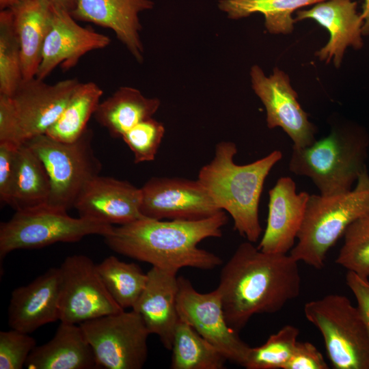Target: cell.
<instances>
[{"label":"cell","instance_id":"obj_1","mask_svg":"<svg viewBox=\"0 0 369 369\" xmlns=\"http://www.w3.org/2000/svg\"><path fill=\"white\" fill-rule=\"evenodd\" d=\"M299 262L290 254L267 253L246 241L223 265L218 290L226 320L238 333L258 314L281 310L301 292Z\"/></svg>","mask_w":369,"mask_h":369},{"label":"cell","instance_id":"obj_2","mask_svg":"<svg viewBox=\"0 0 369 369\" xmlns=\"http://www.w3.org/2000/svg\"><path fill=\"white\" fill-rule=\"evenodd\" d=\"M227 222L223 210L199 220L144 217L114 226L104 238L115 252L152 266L176 273L184 267L211 270L220 266L222 260L197 245L206 238L221 237Z\"/></svg>","mask_w":369,"mask_h":369},{"label":"cell","instance_id":"obj_3","mask_svg":"<svg viewBox=\"0 0 369 369\" xmlns=\"http://www.w3.org/2000/svg\"><path fill=\"white\" fill-rule=\"evenodd\" d=\"M237 151L232 141L219 142L213 159L200 169L197 180L216 205L230 214L234 230L254 243L262 230L258 208L264 184L282 153L273 150L252 163L237 165L234 161Z\"/></svg>","mask_w":369,"mask_h":369},{"label":"cell","instance_id":"obj_4","mask_svg":"<svg viewBox=\"0 0 369 369\" xmlns=\"http://www.w3.org/2000/svg\"><path fill=\"white\" fill-rule=\"evenodd\" d=\"M369 137L349 125L332 128L327 137L311 145L292 146L288 169L309 178L321 195L347 192L366 169Z\"/></svg>","mask_w":369,"mask_h":369},{"label":"cell","instance_id":"obj_5","mask_svg":"<svg viewBox=\"0 0 369 369\" xmlns=\"http://www.w3.org/2000/svg\"><path fill=\"white\" fill-rule=\"evenodd\" d=\"M369 215L366 169L351 190L336 195H310L297 243L290 251L296 260L321 269L329 250L357 219Z\"/></svg>","mask_w":369,"mask_h":369},{"label":"cell","instance_id":"obj_6","mask_svg":"<svg viewBox=\"0 0 369 369\" xmlns=\"http://www.w3.org/2000/svg\"><path fill=\"white\" fill-rule=\"evenodd\" d=\"M80 83L71 78L49 84L35 77L23 80L12 95L0 94V142L20 146L45 134Z\"/></svg>","mask_w":369,"mask_h":369},{"label":"cell","instance_id":"obj_7","mask_svg":"<svg viewBox=\"0 0 369 369\" xmlns=\"http://www.w3.org/2000/svg\"><path fill=\"white\" fill-rule=\"evenodd\" d=\"M303 311L320 331L333 368L369 369V336L357 306L331 294L307 302Z\"/></svg>","mask_w":369,"mask_h":369},{"label":"cell","instance_id":"obj_8","mask_svg":"<svg viewBox=\"0 0 369 369\" xmlns=\"http://www.w3.org/2000/svg\"><path fill=\"white\" fill-rule=\"evenodd\" d=\"M93 133L87 128L76 141L64 143L46 134L26 142L44 163L51 182L48 204L67 211L74 205L85 186L99 175L102 163L92 148Z\"/></svg>","mask_w":369,"mask_h":369},{"label":"cell","instance_id":"obj_9","mask_svg":"<svg viewBox=\"0 0 369 369\" xmlns=\"http://www.w3.org/2000/svg\"><path fill=\"white\" fill-rule=\"evenodd\" d=\"M113 227L97 220L72 217L67 211L49 205L18 210L0 225V258L16 249L77 242L93 234L105 237L112 232Z\"/></svg>","mask_w":369,"mask_h":369},{"label":"cell","instance_id":"obj_10","mask_svg":"<svg viewBox=\"0 0 369 369\" xmlns=\"http://www.w3.org/2000/svg\"><path fill=\"white\" fill-rule=\"evenodd\" d=\"M80 326L98 368L141 369L146 362L150 333L135 310L105 315Z\"/></svg>","mask_w":369,"mask_h":369},{"label":"cell","instance_id":"obj_11","mask_svg":"<svg viewBox=\"0 0 369 369\" xmlns=\"http://www.w3.org/2000/svg\"><path fill=\"white\" fill-rule=\"evenodd\" d=\"M59 320L78 324L124 310L105 286L89 257L67 256L59 267Z\"/></svg>","mask_w":369,"mask_h":369},{"label":"cell","instance_id":"obj_12","mask_svg":"<svg viewBox=\"0 0 369 369\" xmlns=\"http://www.w3.org/2000/svg\"><path fill=\"white\" fill-rule=\"evenodd\" d=\"M178 282L179 319L215 346L228 361L244 367L251 347L228 324L218 290L199 292L182 276L178 277Z\"/></svg>","mask_w":369,"mask_h":369},{"label":"cell","instance_id":"obj_13","mask_svg":"<svg viewBox=\"0 0 369 369\" xmlns=\"http://www.w3.org/2000/svg\"><path fill=\"white\" fill-rule=\"evenodd\" d=\"M141 190V212L148 218L199 220L222 210L197 179L153 177Z\"/></svg>","mask_w":369,"mask_h":369},{"label":"cell","instance_id":"obj_14","mask_svg":"<svg viewBox=\"0 0 369 369\" xmlns=\"http://www.w3.org/2000/svg\"><path fill=\"white\" fill-rule=\"evenodd\" d=\"M250 76L253 90L265 107L268 128H282L295 147L303 148L314 143L316 126L299 103L288 75L275 68L267 77L255 65L251 68Z\"/></svg>","mask_w":369,"mask_h":369},{"label":"cell","instance_id":"obj_15","mask_svg":"<svg viewBox=\"0 0 369 369\" xmlns=\"http://www.w3.org/2000/svg\"><path fill=\"white\" fill-rule=\"evenodd\" d=\"M51 27L42 51L36 77L44 80L57 67L68 70L86 53L107 47L110 38L77 23L70 13L53 6Z\"/></svg>","mask_w":369,"mask_h":369},{"label":"cell","instance_id":"obj_16","mask_svg":"<svg viewBox=\"0 0 369 369\" xmlns=\"http://www.w3.org/2000/svg\"><path fill=\"white\" fill-rule=\"evenodd\" d=\"M141 190L126 180L97 176L85 186L74 208L79 217L118 226L144 217Z\"/></svg>","mask_w":369,"mask_h":369},{"label":"cell","instance_id":"obj_17","mask_svg":"<svg viewBox=\"0 0 369 369\" xmlns=\"http://www.w3.org/2000/svg\"><path fill=\"white\" fill-rule=\"evenodd\" d=\"M266 226L257 246L267 253L288 254L301 229L310 194L297 193L289 176L279 178L269 190Z\"/></svg>","mask_w":369,"mask_h":369},{"label":"cell","instance_id":"obj_18","mask_svg":"<svg viewBox=\"0 0 369 369\" xmlns=\"http://www.w3.org/2000/svg\"><path fill=\"white\" fill-rule=\"evenodd\" d=\"M59 267L49 269L29 284L13 290L8 309L11 329L31 333L59 320Z\"/></svg>","mask_w":369,"mask_h":369},{"label":"cell","instance_id":"obj_19","mask_svg":"<svg viewBox=\"0 0 369 369\" xmlns=\"http://www.w3.org/2000/svg\"><path fill=\"white\" fill-rule=\"evenodd\" d=\"M151 0H78L71 13L79 21L94 23L112 30L139 63L144 59V46L139 32V14L153 8Z\"/></svg>","mask_w":369,"mask_h":369},{"label":"cell","instance_id":"obj_20","mask_svg":"<svg viewBox=\"0 0 369 369\" xmlns=\"http://www.w3.org/2000/svg\"><path fill=\"white\" fill-rule=\"evenodd\" d=\"M147 274L146 286L132 310L140 315L150 333L158 336L163 346L171 351L180 320L177 273L152 266Z\"/></svg>","mask_w":369,"mask_h":369},{"label":"cell","instance_id":"obj_21","mask_svg":"<svg viewBox=\"0 0 369 369\" xmlns=\"http://www.w3.org/2000/svg\"><path fill=\"white\" fill-rule=\"evenodd\" d=\"M313 19L329 32L328 43L316 55L329 62L333 59L338 68L346 49L362 46L364 19L357 12V3L351 0H326L311 9L298 10L295 20Z\"/></svg>","mask_w":369,"mask_h":369},{"label":"cell","instance_id":"obj_22","mask_svg":"<svg viewBox=\"0 0 369 369\" xmlns=\"http://www.w3.org/2000/svg\"><path fill=\"white\" fill-rule=\"evenodd\" d=\"M29 369L98 368L92 348L80 325L61 322L54 336L36 346L25 366Z\"/></svg>","mask_w":369,"mask_h":369},{"label":"cell","instance_id":"obj_23","mask_svg":"<svg viewBox=\"0 0 369 369\" xmlns=\"http://www.w3.org/2000/svg\"><path fill=\"white\" fill-rule=\"evenodd\" d=\"M18 40L23 80L36 77L53 9L47 0H24L10 8Z\"/></svg>","mask_w":369,"mask_h":369},{"label":"cell","instance_id":"obj_24","mask_svg":"<svg viewBox=\"0 0 369 369\" xmlns=\"http://www.w3.org/2000/svg\"><path fill=\"white\" fill-rule=\"evenodd\" d=\"M160 105L157 98H148L136 88L122 86L99 102L93 116L111 136L122 138L137 124L152 118Z\"/></svg>","mask_w":369,"mask_h":369},{"label":"cell","instance_id":"obj_25","mask_svg":"<svg viewBox=\"0 0 369 369\" xmlns=\"http://www.w3.org/2000/svg\"><path fill=\"white\" fill-rule=\"evenodd\" d=\"M51 191L50 178L44 163L27 144H22L17 150L10 206L18 211L47 205Z\"/></svg>","mask_w":369,"mask_h":369},{"label":"cell","instance_id":"obj_26","mask_svg":"<svg viewBox=\"0 0 369 369\" xmlns=\"http://www.w3.org/2000/svg\"><path fill=\"white\" fill-rule=\"evenodd\" d=\"M102 94V90L96 83H80L59 118L45 134L64 143L77 140L87 128V122Z\"/></svg>","mask_w":369,"mask_h":369},{"label":"cell","instance_id":"obj_27","mask_svg":"<svg viewBox=\"0 0 369 369\" xmlns=\"http://www.w3.org/2000/svg\"><path fill=\"white\" fill-rule=\"evenodd\" d=\"M172 351V369H223L228 359L191 326L179 320Z\"/></svg>","mask_w":369,"mask_h":369},{"label":"cell","instance_id":"obj_28","mask_svg":"<svg viewBox=\"0 0 369 369\" xmlns=\"http://www.w3.org/2000/svg\"><path fill=\"white\" fill-rule=\"evenodd\" d=\"M324 1L326 0H220L219 8L231 19L261 13L269 32L288 33L293 30L295 20L292 14L296 10Z\"/></svg>","mask_w":369,"mask_h":369},{"label":"cell","instance_id":"obj_29","mask_svg":"<svg viewBox=\"0 0 369 369\" xmlns=\"http://www.w3.org/2000/svg\"><path fill=\"white\" fill-rule=\"evenodd\" d=\"M96 267L114 301L124 310L132 309L146 286L147 273L138 264L122 261L114 256L107 257Z\"/></svg>","mask_w":369,"mask_h":369},{"label":"cell","instance_id":"obj_30","mask_svg":"<svg viewBox=\"0 0 369 369\" xmlns=\"http://www.w3.org/2000/svg\"><path fill=\"white\" fill-rule=\"evenodd\" d=\"M18 40L10 8L0 12V94L12 95L22 81Z\"/></svg>","mask_w":369,"mask_h":369},{"label":"cell","instance_id":"obj_31","mask_svg":"<svg viewBox=\"0 0 369 369\" xmlns=\"http://www.w3.org/2000/svg\"><path fill=\"white\" fill-rule=\"evenodd\" d=\"M299 330L287 325L271 334L261 346L249 351L245 368L247 369H285L297 342Z\"/></svg>","mask_w":369,"mask_h":369},{"label":"cell","instance_id":"obj_32","mask_svg":"<svg viewBox=\"0 0 369 369\" xmlns=\"http://www.w3.org/2000/svg\"><path fill=\"white\" fill-rule=\"evenodd\" d=\"M343 237L336 264L360 277L369 278V215L352 223Z\"/></svg>","mask_w":369,"mask_h":369},{"label":"cell","instance_id":"obj_33","mask_svg":"<svg viewBox=\"0 0 369 369\" xmlns=\"http://www.w3.org/2000/svg\"><path fill=\"white\" fill-rule=\"evenodd\" d=\"M164 134L163 124L150 118L137 124L122 138L132 151L135 163H140L155 159Z\"/></svg>","mask_w":369,"mask_h":369},{"label":"cell","instance_id":"obj_34","mask_svg":"<svg viewBox=\"0 0 369 369\" xmlns=\"http://www.w3.org/2000/svg\"><path fill=\"white\" fill-rule=\"evenodd\" d=\"M36 340L29 333L14 329L0 332V368L21 369Z\"/></svg>","mask_w":369,"mask_h":369},{"label":"cell","instance_id":"obj_35","mask_svg":"<svg viewBox=\"0 0 369 369\" xmlns=\"http://www.w3.org/2000/svg\"><path fill=\"white\" fill-rule=\"evenodd\" d=\"M20 146L12 142H0V199L2 202L9 205L12 200L17 150Z\"/></svg>","mask_w":369,"mask_h":369},{"label":"cell","instance_id":"obj_36","mask_svg":"<svg viewBox=\"0 0 369 369\" xmlns=\"http://www.w3.org/2000/svg\"><path fill=\"white\" fill-rule=\"evenodd\" d=\"M320 352L311 342H297L285 369H328Z\"/></svg>","mask_w":369,"mask_h":369},{"label":"cell","instance_id":"obj_37","mask_svg":"<svg viewBox=\"0 0 369 369\" xmlns=\"http://www.w3.org/2000/svg\"><path fill=\"white\" fill-rule=\"evenodd\" d=\"M346 282L357 300V308L369 336V278L362 277L355 273L348 271Z\"/></svg>","mask_w":369,"mask_h":369},{"label":"cell","instance_id":"obj_38","mask_svg":"<svg viewBox=\"0 0 369 369\" xmlns=\"http://www.w3.org/2000/svg\"><path fill=\"white\" fill-rule=\"evenodd\" d=\"M53 6L72 13L75 9L78 0H47Z\"/></svg>","mask_w":369,"mask_h":369},{"label":"cell","instance_id":"obj_39","mask_svg":"<svg viewBox=\"0 0 369 369\" xmlns=\"http://www.w3.org/2000/svg\"><path fill=\"white\" fill-rule=\"evenodd\" d=\"M361 15L364 19L362 34L369 35V0H364L363 12Z\"/></svg>","mask_w":369,"mask_h":369},{"label":"cell","instance_id":"obj_40","mask_svg":"<svg viewBox=\"0 0 369 369\" xmlns=\"http://www.w3.org/2000/svg\"><path fill=\"white\" fill-rule=\"evenodd\" d=\"M24 0H0V10L8 9Z\"/></svg>","mask_w":369,"mask_h":369}]
</instances>
